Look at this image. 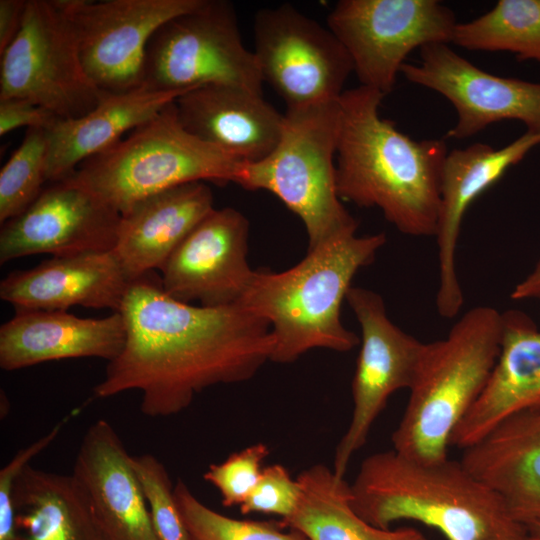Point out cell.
Masks as SVG:
<instances>
[{
    "label": "cell",
    "instance_id": "cell-1",
    "mask_svg": "<svg viewBox=\"0 0 540 540\" xmlns=\"http://www.w3.org/2000/svg\"><path fill=\"white\" fill-rule=\"evenodd\" d=\"M120 313L126 342L93 389L97 398L137 390L148 417L176 415L203 390L251 379L273 350L268 323L235 304L204 307L168 296L149 272L130 282Z\"/></svg>",
    "mask_w": 540,
    "mask_h": 540
},
{
    "label": "cell",
    "instance_id": "cell-2",
    "mask_svg": "<svg viewBox=\"0 0 540 540\" xmlns=\"http://www.w3.org/2000/svg\"><path fill=\"white\" fill-rule=\"evenodd\" d=\"M384 95L358 86L339 99L336 185L340 199L376 207L401 233L435 237L444 139L415 140L379 114Z\"/></svg>",
    "mask_w": 540,
    "mask_h": 540
},
{
    "label": "cell",
    "instance_id": "cell-3",
    "mask_svg": "<svg viewBox=\"0 0 540 540\" xmlns=\"http://www.w3.org/2000/svg\"><path fill=\"white\" fill-rule=\"evenodd\" d=\"M350 489L355 512L383 529L413 520L436 528L447 540L526 536L501 496L461 461L424 463L393 449L374 453L363 460Z\"/></svg>",
    "mask_w": 540,
    "mask_h": 540
},
{
    "label": "cell",
    "instance_id": "cell-4",
    "mask_svg": "<svg viewBox=\"0 0 540 540\" xmlns=\"http://www.w3.org/2000/svg\"><path fill=\"white\" fill-rule=\"evenodd\" d=\"M385 243L383 232H347L308 249L287 270H254L237 304L268 323L270 361L290 363L315 348L348 352L360 343L342 323L341 306L355 274Z\"/></svg>",
    "mask_w": 540,
    "mask_h": 540
},
{
    "label": "cell",
    "instance_id": "cell-5",
    "mask_svg": "<svg viewBox=\"0 0 540 540\" xmlns=\"http://www.w3.org/2000/svg\"><path fill=\"white\" fill-rule=\"evenodd\" d=\"M502 313L490 306L466 311L439 340L423 344L393 450L433 463L448 458L451 437L484 390L497 361Z\"/></svg>",
    "mask_w": 540,
    "mask_h": 540
},
{
    "label": "cell",
    "instance_id": "cell-6",
    "mask_svg": "<svg viewBox=\"0 0 540 540\" xmlns=\"http://www.w3.org/2000/svg\"><path fill=\"white\" fill-rule=\"evenodd\" d=\"M242 163L189 134L173 101L112 147L83 161L67 179L122 215L137 202L181 184L235 183Z\"/></svg>",
    "mask_w": 540,
    "mask_h": 540
},
{
    "label": "cell",
    "instance_id": "cell-7",
    "mask_svg": "<svg viewBox=\"0 0 540 540\" xmlns=\"http://www.w3.org/2000/svg\"><path fill=\"white\" fill-rule=\"evenodd\" d=\"M340 123L339 100L287 109L275 149L260 161L243 162L235 180L244 189L271 192L296 214L308 249L358 227L337 191Z\"/></svg>",
    "mask_w": 540,
    "mask_h": 540
},
{
    "label": "cell",
    "instance_id": "cell-8",
    "mask_svg": "<svg viewBox=\"0 0 540 540\" xmlns=\"http://www.w3.org/2000/svg\"><path fill=\"white\" fill-rule=\"evenodd\" d=\"M253 51L243 44L237 14L225 0H203L162 24L148 42L144 86L184 92L222 84L263 93Z\"/></svg>",
    "mask_w": 540,
    "mask_h": 540
},
{
    "label": "cell",
    "instance_id": "cell-9",
    "mask_svg": "<svg viewBox=\"0 0 540 540\" xmlns=\"http://www.w3.org/2000/svg\"><path fill=\"white\" fill-rule=\"evenodd\" d=\"M103 93L56 0H27L22 27L1 54L0 99H25L66 120L90 112Z\"/></svg>",
    "mask_w": 540,
    "mask_h": 540
},
{
    "label": "cell",
    "instance_id": "cell-10",
    "mask_svg": "<svg viewBox=\"0 0 540 540\" xmlns=\"http://www.w3.org/2000/svg\"><path fill=\"white\" fill-rule=\"evenodd\" d=\"M457 24L453 10L438 0H340L327 18L360 85L384 96L414 49L451 43Z\"/></svg>",
    "mask_w": 540,
    "mask_h": 540
},
{
    "label": "cell",
    "instance_id": "cell-11",
    "mask_svg": "<svg viewBox=\"0 0 540 540\" xmlns=\"http://www.w3.org/2000/svg\"><path fill=\"white\" fill-rule=\"evenodd\" d=\"M253 32L263 82L274 88L287 109L340 99L353 64L328 26L285 3L259 10Z\"/></svg>",
    "mask_w": 540,
    "mask_h": 540
},
{
    "label": "cell",
    "instance_id": "cell-12",
    "mask_svg": "<svg viewBox=\"0 0 540 540\" xmlns=\"http://www.w3.org/2000/svg\"><path fill=\"white\" fill-rule=\"evenodd\" d=\"M203 0H56L77 41L83 67L102 92L142 86L155 31Z\"/></svg>",
    "mask_w": 540,
    "mask_h": 540
},
{
    "label": "cell",
    "instance_id": "cell-13",
    "mask_svg": "<svg viewBox=\"0 0 540 540\" xmlns=\"http://www.w3.org/2000/svg\"><path fill=\"white\" fill-rule=\"evenodd\" d=\"M346 301L361 328V347L352 380V417L333 461L339 477H344L351 458L366 443L389 397L410 388L424 344L389 319L378 293L352 286Z\"/></svg>",
    "mask_w": 540,
    "mask_h": 540
},
{
    "label": "cell",
    "instance_id": "cell-14",
    "mask_svg": "<svg viewBox=\"0 0 540 540\" xmlns=\"http://www.w3.org/2000/svg\"><path fill=\"white\" fill-rule=\"evenodd\" d=\"M420 50V61L404 63L411 83L444 96L457 113L446 137L464 139L502 120H517L540 134V83L491 74L456 53L447 43Z\"/></svg>",
    "mask_w": 540,
    "mask_h": 540
},
{
    "label": "cell",
    "instance_id": "cell-15",
    "mask_svg": "<svg viewBox=\"0 0 540 540\" xmlns=\"http://www.w3.org/2000/svg\"><path fill=\"white\" fill-rule=\"evenodd\" d=\"M120 218L71 180L53 182L24 212L1 224L0 263L35 254L112 251Z\"/></svg>",
    "mask_w": 540,
    "mask_h": 540
},
{
    "label": "cell",
    "instance_id": "cell-16",
    "mask_svg": "<svg viewBox=\"0 0 540 540\" xmlns=\"http://www.w3.org/2000/svg\"><path fill=\"white\" fill-rule=\"evenodd\" d=\"M249 222L231 207L212 210L180 243L161 269L171 298L204 307L238 303L254 270L248 263Z\"/></svg>",
    "mask_w": 540,
    "mask_h": 540
},
{
    "label": "cell",
    "instance_id": "cell-17",
    "mask_svg": "<svg viewBox=\"0 0 540 540\" xmlns=\"http://www.w3.org/2000/svg\"><path fill=\"white\" fill-rule=\"evenodd\" d=\"M539 144L540 134L526 131L499 149L478 142L448 152L442 170L435 234L438 256L436 308L441 317H456L464 303L457 274L456 252L461 224L468 207Z\"/></svg>",
    "mask_w": 540,
    "mask_h": 540
},
{
    "label": "cell",
    "instance_id": "cell-18",
    "mask_svg": "<svg viewBox=\"0 0 540 540\" xmlns=\"http://www.w3.org/2000/svg\"><path fill=\"white\" fill-rule=\"evenodd\" d=\"M131 457L104 419L87 429L77 452L71 476L102 540H159Z\"/></svg>",
    "mask_w": 540,
    "mask_h": 540
},
{
    "label": "cell",
    "instance_id": "cell-19",
    "mask_svg": "<svg viewBox=\"0 0 540 540\" xmlns=\"http://www.w3.org/2000/svg\"><path fill=\"white\" fill-rule=\"evenodd\" d=\"M174 107L189 134L245 163L269 156L284 126V115L263 93L241 86L197 87L180 94Z\"/></svg>",
    "mask_w": 540,
    "mask_h": 540
},
{
    "label": "cell",
    "instance_id": "cell-20",
    "mask_svg": "<svg viewBox=\"0 0 540 540\" xmlns=\"http://www.w3.org/2000/svg\"><path fill=\"white\" fill-rule=\"evenodd\" d=\"M126 342L120 312L80 318L66 310L16 308L0 327V367L14 371L47 361L94 357L117 358Z\"/></svg>",
    "mask_w": 540,
    "mask_h": 540
},
{
    "label": "cell",
    "instance_id": "cell-21",
    "mask_svg": "<svg viewBox=\"0 0 540 540\" xmlns=\"http://www.w3.org/2000/svg\"><path fill=\"white\" fill-rule=\"evenodd\" d=\"M540 409V330L525 313H502L500 352L488 382L456 427L451 445L466 449L506 419Z\"/></svg>",
    "mask_w": 540,
    "mask_h": 540
},
{
    "label": "cell",
    "instance_id": "cell-22",
    "mask_svg": "<svg viewBox=\"0 0 540 540\" xmlns=\"http://www.w3.org/2000/svg\"><path fill=\"white\" fill-rule=\"evenodd\" d=\"M130 281L113 251L53 256L9 273L0 297L16 308L66 310L80 305L120 312Z\"/></svg>",
    "mask_w": 540,
    "mask_h": 540
},
{
    "label": "cell",
    "instance_id": "cell-23",
    "mask_svg": "<svg viewBox=\"0 0 540 540\" xmlns=\"http://www.w3.org/2000/svg\"><path fill=\"white\" fill-rule=\"evenodd\" d=\"M203 181L151 195L121 215L112 250L129 281L160 270L187 235L214 210Z\"/></svg>",
    "mask_w": 540,
    "mask_h": 540
},
{
    "label": "cell",
    "instance_id": "cell-24",
    "mask_svg": "<svg viewBox=\"0 0 540 540\" xmlns=\"http://www.w3.org/2000/svg\"><path fill=\"white\" fill-rule=\"evenodd\" d=\"M460 461L501 496L518 522L540 517V409L506 419L464 449Z\"/></svg>",
    "mask_w": 540,
    "mask_h": 540
},
{
    "label": "cell",
    "instance_id": "cell-25",
    "mask_svg": "<svg viewBox=\"0 0 540 540\" xmlns=\"http://www.w3.org/2000/svg\"><path fill=\"white\" fill-rule=\"evenodd\" d=\"M184 92L144 85L122 93L104 92L84 116L57 121L47 130V181L67 179L83 161L118 143L126 132L155 117Z\"/></svg>",
    "mask_w": 540,
    "mask_h": 540
},
{
    "label": "cell",
    "instance_id": "cell-26",
    "mask_svg": "<svg viewBox=\"0 0 540 540\" xmlns=\"http://www.w3.org/2000/svg\"><path fill=\"white\" fill-rule=\"evenodd\" d=\"M14 508L13 540H102L73 477L30 464L0 478V500Z\"/></svg>",
    "mask_w": 540,
    "mask_h": 540
},
{
    "label": "cell",
    "instance_id": "cell-27",
    "mask_svg": "<svg viewBox=\"0 0 540 540\" xmlns=\"http://www.w3.org/2000/svg\"><path fill=\"white\" fill-rule=\"evenodd\" d=\"M296 479L299 500L283 525L309 540H428L415 528L383 529L365 521L351 504L350 484L324 464L303 470Z\"/></svg>",
    "mask_w": 540,
    "mask_h": 540
},
{
    "label": "cell",
    "instance_id": "cell-28",
    "mask_svg": "<svg viewBox=\"0 0 540 540\" xmlns=\"http://www.w3.org/2000/svg\"><path fill=\"white\" fill-rule=\"evenodd\" d=\"M471 51H506L540 63V0H499L485 14L458 23L452 42Z\"/></svg>",
    "mask_w": 540,
    "mask_h": 540
},
{
    "label": "cell",
    "instance_id": "cell-29",
    "mask_svg": "<svg viewBox=\"0 0 540 540\" xmlns=\"http://www.w3.org/2000/svg\"><path fill=\"white\" fill-rule=\"evenodd\" d=\"M48 134L29 128L0 171V223L24 212L47 181Z\"/></svg>",
    "mask_w": 540,
    "mask_h": 540
},
{
    "label": "cell",
    "instance_id": "cell-30",
    "mask_svg": "<svg viewBox=\"0 0 540 540\" xmlns=\"http://www.w3.org/2000/svg\"><path fill=\"white\" fill-rule=\"evenodd\" d=\"M174 496L188 540H309L294 529L284 532L270 522L220 514L202 503L181 479L174 485Z\"/></svg>",
    "mask_w": 540,
    "mask_h": 540
},
{
    "label": "cell",
    "instance_id": "cell-31",
    "mask_svg": "<svg viewBox=\"0 0 540 540\" xmlns=\"http://www.w3.org/2000/svg\"><path fill=\"white\" fill-rule=\"evenodd\" d=\"M159 540H188L164 464L152 454L131 457Z\"/></svg>",
    "mask_w": 540,
    "mask_h": 540
},
{
    "label": "cell",
    "instance_id": "cell-32",
    "mask_svg": "<svg viewBox=\"0 0 540 540\" xmlns=\"http://www.w3.org/2000/svg\"><path fill=\"white\" fill-rule=\"evenodd\" d=\"M269 452L264 443L250 445L211 464L203 478L218 490L225 507L241 506L259 481Z\"/></svg>",
    "mask_w": 540,
    "mask_h": 540
},
{
    "label": "cell",
    "instance_id": "cell-33",
    "mask_svg": "<svg viewBox=\"0 0 540 540\" xmlns=\"http://www.w3.org/2000/svg\"><path fill=\"white\" fill-rule=\"evenodd\" d=\"M300 496V486L283 465L263 468L259 481L240 506L242 514L262 513L289 517Z\"/></svg>",
    "mask_w": 540,
    "mask_h": 540
},
{
    "label": "cell",
    "instance_id": "cell-34",
    "mask_svg": "<svg viewBox=\"0 0 540 540\" xmlns=\"http://www.w3.org/2000/svg\"><path fill=\"white\" fill-rule=\"evenodd\" d=\"M59 119L49 110L21 98L0 99V135L27 127L49 130Z\"/></svg>",
    "mask_w": 540,
    "mask_h": 540
},
{
    "label": "cell",
    "instance_id": "cell-35",
    "mask_svg": "<svg viewBox=\"0 0 540 540\" xmlns=\"http://www.w3.org/2000/svg\"><path fill=\"white\" fill-rule=\"evenodd\" d=\"M27 0H0V55L18 35Z\"/></svg>",
    "mask_w": 540,
    "mask_h": 540
},
{
    "label": "cell",
    "instance_id": "cell-36",
    "mask_svg": "<svg viewBox=\"0 0 540 540\" xmlns=\"http://www.w3.org/2000/svg\"><path fill=\"white\" fill-rule=\"evenodd\" d=\"M510 297L513 300L540 298V259L532 272L514 287Z\"/></svg>",
    "mask_w": 540,
    "mask_h": 540
},
{
    "label": "cell",
    "instance_id": "cell-37",
    "mask_svg": "<svg viewBox=\"0 0 540 540\" xmlns=\"http://www.w3.org/2000/svg\"><path fill=\"white\" fill-rule=\"evenodd\" d=\"M524 526L529 540H540V517L526 523Z\"/></svg>",
    "mask_w": 540,
    "mask_h": 540
},
{
    "label": "cell",
    "instance_id": "cell-38",
    "mask_svg": "<svg viewBox=\"0 0 540 540\" xmlns=\"http://www.w3.org/2000/svg\"><path fill=\"white\" fill-rule=\"evenodd\" d=\"M521 540H529V538L527 536H525L524 538H522Z\"/></svg>",
    "mask_w": 540,
    "mask_h": 540
}]
</instances>
